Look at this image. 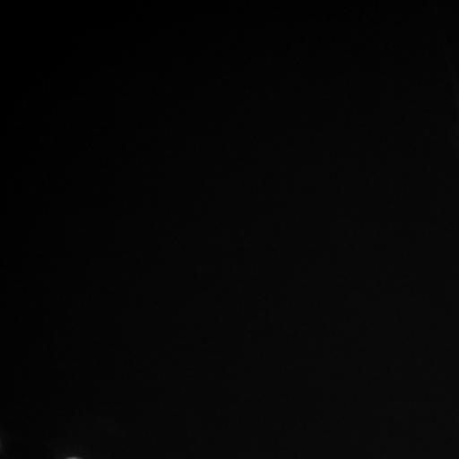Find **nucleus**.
Wrapping results in <instances>:
<instances>
[{"mask_svg": "<svg viewBox=\"0 0 459 459\" xmlns=\"http://www.w3.org/2000/svg\"><path fill=\"white\" fill-rule=\"evenodd\" d=\"M71 459H75V458H71Z\"/></svg>", "mask_w": 459, "mask_h": 459, "instance_id": "f257e3e1", "label": "nucleus"}]
</instances>
